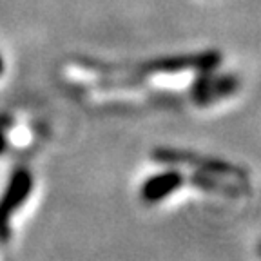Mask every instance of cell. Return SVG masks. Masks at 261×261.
Instances as JSON below:
<instances>
[{
	"label": "cell",
	"mask_w": 261,
	"mask_h": 261,
	"mask_svg": "<svg viewBox=\"0 0 261 261\" xmlns=\"http://www.w3.org/2000/svg\"><path fill=\"white\" fill-rule=\"evenodd\" d=\"M11 116L8 114H0V154L6 151L8 147V129L11 127Z\"/></svg>",
	"instance_id": "6"
},
{
	"label": "cell",
	"mask_w": 261,
	"mask_h": 261,
	"mask_svg": "<svg viewBox=\"0 0 261 261\" xmlns=\"http://www.w3.org/2000/svg\"><path fill=\"white\" fill-rule=\"evenodd\" d=\"M33 189V176L28 169H16L9 179L4 194L0 198V241H6L11 234L9 220L18 211Z\"/></svg>",
	"instance_id": "3"
},
{
	"label": "cell",
	"mask_w": 261,
	"mask_h": 261,
	"mask_svg": "<svg viewBox=\"0 0 261 261\" xmlns=\"http://www.w3.org/2000/svg\"><path fill=\"white\" fill-rule=\"evenodd\" d=\"M84 69L94 71L103 76H116L125 78L127 82H138L145 78L147 74L158 73H179L185 69L196 71H212L221 62V55L214 49L203 51L196 55H181V57H167L158 60H149L143 64H106L96 60H74Z\"/></svg>",
	"instance_id": "1"
},
{
	"label": "cell",
	"mask_w": 261,
	"mask_h": 261,
	"mask_svg": "<svg viewBox=\"0 0 261 261\" xmlns=\"http://www.w3.org/2000/svg\"><path fill=\"white\" fill-rule=\"evenodd\" d=\"M2 71H4V60H2V57H0V74H2Z\"/></svg>",
	"instance_id": "7"
},
{
	"label": "cell",
	"mask_w": 261,
	"mask_h": 261,
	"mask_svg": "<svg viewBox=\"0 0 261 261\" xmlns=\"http://www.w3.org/2000/svg\"><path fill=\"white\" fill-rule=\"evenodd\" d=\"M184 184L185 174H181L179 171H165L162 174H154L145 179L140 194L145 203H156V201L165 200L174 191H178Z\"/></svg>",
	"instance_id": "5"
},
{
	"label": "cell",
	"mask_w": 261,
	"mask_h": 261,
	"mask_svg": "<svg viewBox=\"0 0 261 261\" xmlns=\"http://www.w3.org/2000/svg\"><path fill=\"white\" fill-rule=\"evenodd\" d=\"M238 87H240V80L234 74L212 76L211 71H200V76L196 78L191 94L198 106H208L220 98L230 96L232 93H236Z\"/></svg>",
	"instance_id": "4"
},
{
	"label": "cell",
	"mask_w": 261,
	"mask_h": 261,
	"mask_svg": "<svg viewBox=\"0 0 261 261\" xmlns=\"http://www.w3.org/2000/svg\"><path fill=\"white\" fill-rule=\"evenodd\" d=\"M152 160L158 163H167V165H171V163L172 165H189V167L196 169L198 172L221 176V178L232 176V178L245 179L243 169L236 167L232 163L207 158V156L196 154V152L191 151H181V149H165V147H160V149L152 151Z\"/></svg>",
	"instance_id": "2"
}]
</instances>
